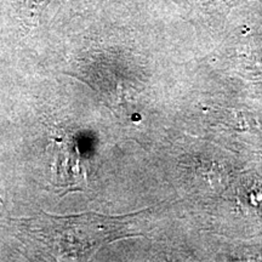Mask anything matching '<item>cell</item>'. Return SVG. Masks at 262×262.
Here are the masks:
<instances>
[{"label":"cell","mask_w":262,"mask_h":262,"mask_svg":"<svg viewBox=\"0 0 262 262\" xmlns=\"http://www.w3.org/2000/svg\"><path fill=\"white\" fill-rule=\"evenodd\" d=\"M108 216L85 212L54 216L40 211L28 219L11 220L21 241L60 261H84L104 245L119 239L145 235L137 231V216Z\"/></svg>","instance_id":"6da1fadb"}]
</instances>
